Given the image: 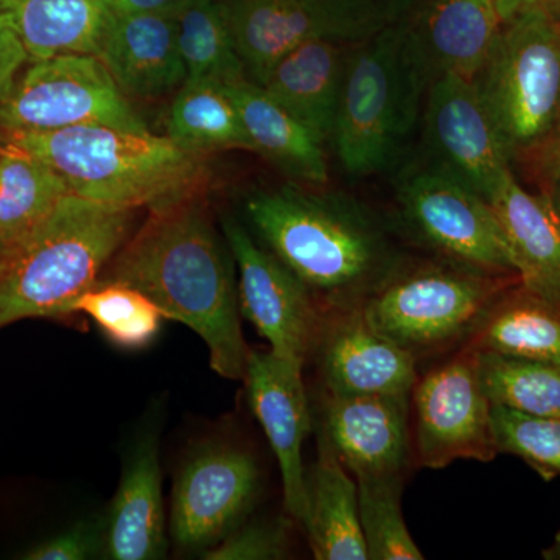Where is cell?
<instances>
[{
	"label": "cell",
	"mask_w": 560,
	"mask_h": 560,
	"mask_svg": "<svg viewBox=\"0 0 560 560\" xmlns=\"http://www.w3.org/2000/svg\"><path fill=\"white\" fill-rule=\"evenodd\" d=\"M234 257L197 197L150 210L149 220L113 257L102 280L135 287L200 335L210 368L243 381L250 349L243 338Z\"/></svg>",
	"instance_id": "1"
},
{
	"label": "cell",
	"mask_w": 560,
	"mask_h": 560,
	"mask_svg": "<svg viewBox=\"0 0 560 560\" xmlns=\"http://www.w3.org/2000/svg\"><path fill=\"white\" fill-rule=\"evenodd\" d=\"M246 212L272 254L334 307L359 305L389 278L388 241L352 198L287 184L254 191Z\"/></svg>",
	"instance_id": "2"
},
{
	"label": "cell",
	"mask_w": 560,
	"mask_h": 560,
	"mask_svg": "<svg viewBox=\"0 0 560 560\" xmlns=\"http://www.w3.org/2000/svg\"><path fill=\"white\" fill-rule=\"evenodd\" d=\"M50 165L70 194L120 208H164L208 184L206 154L150 131L105 125L3 135Z\"/></svg>",
	"instance_id": "3"
},
{
	"label": "cell",
	"mask_w": 560,
	"mask_h": 560,
	"mask_svg": "<svg viewBox=\"0 0 560 560\" xmlns=\"http://www.w3.org/2000/svg\"><path fill=\"white\" fill-rule=\"evenodd\" d=\"M135 210L68 194L35 230L0 246V329L62 318L127 242Z\"/></svg>",
	"instance_id": "4"
},
{
	"label": "cell",
	"mask_w": 560,
	"mask_h": 560,
	"mask_svg": "<svg viewBox=\"0 0 560 560\" xmlns=\"http://www.w3.org/2000/svg\"><path fill=\"white\" fill-rule=\"evenodd\" d=\"M430 81L407 22L350 44L330 139L348 175L364 178L396 164L418 124Z\"/></svg>",
	"instance_id": "5"
},
{
	"label": "cell",
	"mask_w": 560,
	"mask_h": 560,
	"mask_svg": "<svg viewBox=\"0 0 560 560\" xmlns=\"http://www.w3.org/2000/svg\"><path fill=\"white\" fill-rule=\"evenodd\" d=\"M474 83L511 158L550 142L560 114V24L540 11L503 22Z\"/></svg>",
	"instance_id": "6"
},
{
	"label": "cell",
	"mask_w": 560,
	"mask_h": 560,
	"mask_svg": "<svg viewBox=\"0 0 560 560\" xmlns=\"http://www.w3.org/2000/svg\"><path fill=\"white\" fill-rule=\"evenodd\" d=\"M514 283L510 276L436 265L386 279L360 307L375 330L418 359L470 340L493 302Z\"/></svg>",
	"instance_id": "7"
},
{
	"label": "cell",
	"mask_w": 560,
	"mask_h": 560,
	"mask_svg": "<svg viewBox=\"0 0 560 560\" xmlns=\"http://www.w3.org/2000/svg\"><path fill=\"white\" fill-rule=\"evenodd\" d=\"M28 65L0 102V135L88 125L149 131L95 55H61Z\"/></svg>",
	"instance_id": "8"
},
{
	"label": "cell",
	"mask_w": 560,
	"mask_h": 560,
	"mask_svg": "<svg viewBox=\"0 0 560 560\" xmlns=\"http://www.w3.org/2000/svg\"><path fill=\"white\" fill-rule=\"evenodd\" d=\"M401 217L427 245L453 264L517 276L492 206L466 184L429 165L399 187Z\"/></svg>",
	"instance_id": "9"
},
{
	"label": "cell",
	"mask_w": 560,
	"mask_h": 560,
	"mask_svg": "<svg viewBox=\"0 0 560 560\" xmlns=\"http://www.w3.org/2000/svg\"><path fill=\"white\" fill-rule=\"evenodd\" d=\"M412 456L427 469H444L458 459L489 463L499 455L482 389L478 350L466 346L447 363L416 382Z\"/></svg>",
	"instance_id": "10"
},
{
	"label": "cell",
	"mask_w": 560,
	"mask_h": 560,
	"mask_svg": "<svg viewBox=\"0 0 560 560\" xmlns=\"http://www.w3.org/2000/svg\"><path fill=\"white\" fill-rule=\"evenodd\" d=\"M256 458L232 444L198 448L180 467L172 490L171 536L201 555L237 529L259 495Z\"/></svg>",
	"instance_id": "11"
},
{
	"label": "cell",
	"mask_w": 560,
	"mask_h": 560,
	"mask_svg": "<svg viewBox=\"0 0 560 560\" xmlns=\"http://www.w3.org/2000/svg\"><path fill=\"white\" fill-rule=\"evenodd\" d=\"M223 234L238 271L243 318L282 359L304 366L315 349L320 319L312 290L275 254L261 249L241 221H223Z\"/></svg>",
	"instance_id": "12"
},
{
	"label": "cell",
	"mask_w": 560,
	"mask_h": 560,
	"mask_svg": "<svg viewBox=\"0 0 560 560\" xmlns=\"http://www.w3.org/2000/svg\"><path fill=\"white\" fill-rule=\"evenodd\" d=\"M425 139L431 165L486 200L511 172L510 151L474 81L452 73L431 79L427 90Z\"/></svg>",
	"instance_id": "13"
},
{
	"label": "cell",
	"mask_w": 560,
	"mask_h": 560,
	"mask_svg": "<svg viewBox=\"0 0 560 560\" xmlns=\"http://www.w3.org/2000/svg\"><path fill=\"white\" fill-rule=\"evenodd\" d=\"M410 394L334 396L320 405V441L355 480L404 481L412 458Z\"/></svg>",
	"instance_id": "14"
},
{
	"label": "cell",
	"mask_w": 560,
	"mask_h": 560,
	"mask_svg": "<svg viewBox=\"0 0 560 560\" xmlns=\"http://www.w3.org/2000/svg\"><path fill=\"white\" fill-rule=\"evenodd\" d=\"M320 381L334 396L411 394L416 357L371 326L360 305L320 319L315 349Z\"/></svg>",
	"instance_id": "15"
},
{
	"label": "cell",
	"mask_w": 560,
	"mask_h": 560,
	"mask_svg": "<svg viewBox=\"0 0 560 560\" xmlns=\"http://www.w3.org/2000/svg\"><path fill=\"white\" fill-rule=\"evenodd\" d=\"M302 364L282 359L271 350H250L246 382L250 410L261 429L282 475L283 504L291 518L302 525L305 515V467L302 445L312 431L307 390Z\"/></svg>",
	"instance_id": "16"
},
{
	"label": "cell",
	"mask_w": 560,
	"mask_h": 560,
	"mask_svg": "<svg viewBox=\"0 0 560 560\" xmlns=\"http://www.w3.org/2000/svg\"><path fill=\"white\" fill-rule=\"evenodd\" d=\"M98 58L135 97H161L186 81L176 14H114Z\"/></svg>",
	"instance_id": "17"
},
{
	"label": "cell",
	"mask_w": 560,
	"mask_h": 560,
	"mask_svg": "<svg viewBox=\"0 0 560 560\" xmlns=\"http://www.w3.org/2000/svg\"><path fill=\"white\" fill-rule=\"evenodd\" d=\"M523 289L560 305V215L508 172L488 198Z\"/></svg>",
	"instance_id": "18"
},
{
	"label": "cell",
	"mask_w": 560,
	"mask_h": 560,
	"mask_svg": "<svg viewBox=\"0 0 560 560\" xmlns=\"http://www.w3.org/2000/svg\"><path fill=\"white\" fill-rule=\"evenodd\" d=\"M404 22L431 79L452 73L470 81L480 72L503 24L495 0H427Z\"/></svg>",
	"instance_id": "19"
},
{
	"label": "cell",
	"mask_w": 560,
	"mask_h": 560,
	"mask_svg": "<svg viewBox=\"0 0 560 560\" xmlns=\"http://www.w3.org/2000/svg\"><path fill=\"white\" fill-rule=\"evenodd\" d=\"M160 444L147 436L132 453L105 518L102 558L154 560L167 555Z\"/></svg>",
	"instance_id": "20"
},
{
	"label": "cell",
	"mask_w": 560,
	"mask_h": 560,
	"mask_svg": "<svg viewBox=\"0 0 560 560\" xmlns=\"http://www.w3.org/2000/svg\"><path fill=\"white\" fill-rule=\"evenodd\" d=\"M241 113L253 151L270 161L283 175L324 186L329 179L324 140L289 109L248 79L223 84Z\"/></svg>",
	"instance_id": "21"
},
{
	"label": "cell",
	"mask_w": 560,
	"mask_h": 560,
	"mask_svg": "<svg viewBox=\"0 0 560 560\" xmlns=\"http://www.w3.org/2000/svg\"><path fill=\"white\" fill-rule=\"evenodd\" d=\"M346 40L316 36L290 51L261 84L265 91L307 125L320 139H331L349 47Z\"/></svg>",
	"instance_id": "22"
},
{
	"label": "cell",
	"mask_w": 560,
	"mask_h": 560,
	"mask_svg": "<svg viewBox=\"0 0 560 560\" xmlns=\"http://www.w3.org/2000/svg\"><path fill=\"white\" fill-rule=\"evenodd\" d=\"M235 49L250 81L261 84L290 51L330 36L308 0H223ZM331 38V36H330Z\"/></svg>",
	"instance_id": "23"
},
{
	"label": "cell",
	"mask_w": 560,
	"mask_h": 560,
	"mask_svg": "<svg viewBox=\"0 0 560 560\" xmlns=\"http://www.w3.org/2000/svg\"><path fill=\"white\" fill-rule=\"evenodd\" d=\"M313 558L318 560H366L361 530L359 488L349 470L319 441V455L305 470V515Z\"/></svg>",
	"instance_id": "24"
},
{
	"label": "cell",
	"mask_w": 560,
	"mask_h": 560,
	"mask_svg": "<svg viewBox=\"0 0 560 560\" xmlns=\"http://www.w3.org/2000/svg\"><path fill=\"white\" fill-rule=\"evenodd\" d=\"M28 62L95 55L114 20L106 0H7Z\"/></svg>",
	"instance_id": "25"
},
{
	"label": "cell",
	"mask_w": 560,
	"mask_h": 560,
	"mask_svg": "<svg viewBox=\"0 0 560 560\" xmlns=\"http://www.w3.org/2000/svg\"><path fill=\"white\" fill-rule=\"evenodd\" d=\"M467 346L560 364V305L521 283L512 285L493 302Z\"/></svg>",
	"instance_id": "26"
},
{
	"label": "cell",
	"mask_w": 560,
	"mask_h": 560,
	"mask_svg": "<svg viewBox=\"0 0 560 560\" xmlns=\"http://www.w3.org/2000/svg\"><path fill=\"white\" fill-rule=\"evenodd\" d=\"M70 194L47 162L10 140L0 147V246L24 237Z\"/></svg>",
	"instance_id": "27"
},
{
	"label": "cell",
	"mask_w": 560,
	"mask_h": 560,
	"mask_svg": "<svg viewBox=\"0 0 560 560\" xmlns=\"http://www.w3.org/2000/svg\"><path fill=\"white\" fill-rule=\"evenodd\" d=\"M168 138L200 153L213 150L253 151L241 113L223 84L184 81L168 114Z\"/></svg>",
	"instance_id": "28"
},
{
	"label": "cell",
	"mask_w": 560,
	"mask_h": 560,
	"mask_svg": "<svg viewBox=\"0 0 560 560\" xmlns=\"http://www.w3.org/2000/svg\"><path fill=\"white\" fill-rule=\"evenodd\" d=\"M176 20L186 81L230 84L246 79L223 0H191Z\"/></svg>",
	"instance_id": "29"
},
{
	"label": "cell",
	"mask_w": 560,
	"mask_h": 560,
	"mask_svg": "<svg viewBox=\"0 0 560 560\" xmlns=\"http://www.w3.org/2000/svg\"><path fill=\"white\" fill-rule=\"evenodd\" d=\"M478 370L490 405L560 419V364L478 350Z\"/></svg>",
	"instance_id": "30"
},
{
	"label": "cell",
	"mask_w": 560,
	"mask_h": 560,
	"mask_svg": "<svg viewBox=\"0 0 560 560\" xmlns=\"http://www.w3.org/2000/svg\"><path fill=\"white\" fill-rule=\"evenodd\" d=\"M72 313L90 316L113 345L128 350L147 348L167 319L147 294L116 280H98L70 302L65 316Z\"/></svg>",
	"instance_id": "31"
},
{
	"label": "cell",
	"mask_w": 560,
	"mask_h": 560,
	"mask_svg": "<svg viewBox=\"0 0 560 560\" xmlns=\"http://www.w3.org/2000/svg\"><path fill=\"white\" fill-rule=\"evenodd\" d=\"M361 530L371 560H422L400 506L401 481L355 480Z\"/></svg>",
	"instance_id": "32"
},
{
	"label": "cell",
	"mask_w": 560,
	"mask_h": 560,
	"mask_svg": "<svg viewBox=\"0 0 560 560\" xmlns=\"http://www.w3.org/2000/svg\"><path fill=\"white\" fill-rule=\"evenodd\" d=\"M490 422L497 452L525 460L544 480L560 475V419L534 418L492 405Z\"/></svg>",
	"instance_id": "33"
},
{
	"label": "cell",
	"mask_w": 560,
	"mask_h": 560,
	"mask_svg": "<svg viewBox=\"0 0 560 560\" xmlns=\"http://www.w3.org/2000/svg\"><path fill=\"white\" fill-rule=\"evenodd\" d=\"M331 38L359 43L390 24L388 0H308Z\"/></svg>",
	"instance_id": "34"
},
{
	"label": "cell",
	"mask_w": 560,
	"mask_h": 560,
	"mask_svg": "<svg viewBox=\"0 0 560 560\" xmlns=\"http://www.w3.org/2000/svg\"><path fill=\"white\" fill-rule=\"evenodd\" d=\"M290 522H253L238 526L215 547L202 552L208 560H276L289 556Z\"/></svg>",
	"instance_id": "35"
},
{
	"label": "cell",
	"mask_w": 560,
	"mask_h": 560,
	"mask_svg": "<svg viewBox=\"0 0 560 560\" xmlns=\"http://www.w3.org/2000/svg\"><path fill=\"white\" fill-rule=\"evenodd\" d=\"M105 518H88L27 548L24 560H88L103 556Z\"/></svg>",
	"instance_id": "36"
},
{
	"label": "cell",
	"mask_w": 560,
	"mask_h": 560,
	"mask_svg": "<svg viewBox=\"0 0 560 560\" xmlns=\"http://www.w3.org/2000/svg\"><path fill=\"white\" fill-rule=\"evenodd\" d=\"M27 62V51L22 46L11 14L0 10V102L9 94Z\"/></svg>",
	"instance_id": "37"
},
{
	"label": "cell",
	"mask_w": 560,
	"mask_h": 560,
	"mask_svg": "<svg viewBox=\"0 0 560 560\" xmlns=\"http://www.w3.org/2000/svg\"><path fill=\"white\" fill-rule=\"evenodd\" d=\"M544 147V161H541L544 191L541 194L550 200L560 215V139H551Z\"/></svg>",
	"instance_id": "38"
},
{
	"label": "cell",
	"mask_w": 560,
	"mask_h": 560,
	"mask_svg": "<svg viewBox=\"0 0 560 560\" xmlns=\"http://www.w3.org/2000/svg\"><path fill=\"white\" fill-rule=\"evenodd\" d=\"M116 14H178L191 0H106Z\"/></svg>",
	"instance_id": "39"
},
{
	"label": "cell",
	"mask_w": 560,
	"mask_h": 560,
	"mask_svg": "<svg viewBox=\"0 0 560 560\" xmlns=\"http://www.w3.org/2000/svg\"><path fill=\"white\" fill-rule=\"evenodd\" d=\"M501 22L510 21L523 11H540L560 24V0H495Z\"/></svg>",
	"instance_id": "40"
},
{
	"label": "cell",
	"mask_w": 560,
	"mask_h": 560,
	"mask_svg": "<svg viewBox=\"0 0 560 560\" xmlns=\"http://www.w3.org/2000/svg\"><path fill=\"white\" fill-rule=\"evenodd\" d=\"M390 24L410 20L427 0H388Z\"/></svg>",
	"instance_id": "41"
},
{
	"label": "cell",
	"mask_w": 560,
	"mask_h": 560,
	"mask_svg": "<svg viewBox=\"0 0 560 560\" xmlns=\"http://www.w3.org/2000/svg\"><path fill=\"white\" fill-rule=\"evenodd\" d=\"M544 558L548 560H560V530L548 550L544 551Z\"/></svg>",
	"instance_id": "42"
},
{
	"label": "cell",
	"mask_w": 560,
	"mask_h": 560,
	"mask_svg": "<svg viewBox=\"0 0 560 560\" xmlns=\"http://www.w3.org/2000/svg\"><path fill=\"white\" fill-rule=\"evenodd\" d=\"M552 139H560V114H559L558 127H556L555 136H552Z\"/></svg>",
	"instance_id": "43"
},
{
	"label": "cell",
	"mask_w": 560,
	"mask_h": 560,
	"mask_svg": "<svg viewBox=\"0 0 560 560\" xmlns=\"http://www.w3.org/2000/svg\"><path fill=\"white\" fill-rule=\"evenodd\" d=\"M7 0H0V10H5Z\"/></svg>",
	"instance_id": "44"
},
{
	"label": "cell",
	"mask_w": 560,
	"mask_h": 560,
	"mask_svg": "<svg viewBox=\"0 0 560 560\" xmlns=\"http://www.w3.org/2000/svg\"><path fill=\"white\" fill-rule=\"evenodd\" d=\"M0 147H2V136H0Z\"/></svg>",
	"instance_id": "45"
},
{
	"label": "cell",
	"mask_w": 560,
	"mask_h": 560,
	"mask_svg": "<svg viewBox=\"0 0 560 560\" xmlns=\"http://www.w3.org/2000/svg\"><path fill=\"white\" fill-rule=\"evenodd\" d=\"M0 136H2V135H0Z\"/></svg>",
	"instance_id": "46"
}]
</instances>
